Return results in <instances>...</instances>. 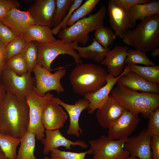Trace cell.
<instances>
[{
	"instance_id": "8",
	"label": "cell",
	"mask_w": 159,
	"mask_h": 159,
	"mask_svg": "<svg viewBox=\"0 0 159 159\" xmlns=\"http://www.w3.org/2000/svg\"><path fill=\"white\" fill-rule=\"evenodd\" d=\"M53 97L49 92L43 96H40L33 91L26 97L29 117L27 131L35 134L37 140L41 141L45 137V129L42 122V114L44 108Z\"/></svg>"
},
{
	"instance_id": "11",
	"label": "cell",
	"mask_w": 159,
	"mask_h": 159,
	"mask_svg": "<svg viewBox=\"0 0 159 159\" xmlns=\"http://www.w3.org/2000/svg\"><path fill=\"white\" fill-rule=\"evenodd\" d=\"M140 122L138 114L125 108L108 128L107 136L115 140L128 138L136 130Z\"/></svg>"
},
{
	"instance_id": "6",
	"label": "cell",
	"mask_w": 159,
	"mask_h": 159,
	"mask_svg": "<svg viewBox=\"0 0 159 159\" xmlns=\"http://www.w3.org/2000/svg\"><path fill=\"white\" fill-rule=\"evenodd\" d=\"M31 73L28 72L19 75L5 66L0 76V82L6 93L20 101H25L35 86V78L32 77Z\"/></svg>"
},
{
	"instance_id": "1",
	"label": "cell",
	"mask_w": 159,
	"mask_h": 159,
	"mask_svg": "<svg viewBox=\"0 0 159 159\" xmlns=\"http://www.w3.org/2000/svg\"><path fill=\"white\" fill-rule=\"evenodd\" d=\"M29 120L26 100L20 101L6 93L0 107V133L21 138L27 131Z\"/></svg>"
},
{
	"instance_id": "31",
	"label": "cell",
	"mask_w": 159,
	"mask_h": 159,
	"mask_svg": "<svg viewBox=\"0 0 159 159\" xmlns=\"http://www.w3.org/2000/svg\"><path fill=\"white\" fill-rule=\"evenodd\" d=\"M75 0H56V9L52 26L54 28L59 25L69 12Z\"/></svg>"
},
{
	"instance_id": "30",
	"label": "cell",
	"mask_w": 159,
	"mask_h": 159,
	"mask_svg": "<svg viewBox=\"0 0 159 159\" xmlns=\"http://www.w3.org/2000/svg\"><path fill=\"white\" fill-rule=\"evenodd\" d=\"M100 1V0H86L73 12L67 21V26H70L72 25L90 14Z\"/></svg>"
},
{
	"instance_id": "41",
	"label": "cell",
	"mask_w": 159,
	"mask_h": 159,
	"mask_svg": "<svg viewBox=\"0 0 159 159\" xmlns=\"http://www.w3.org/2000/svg\"><path fill=\"white\" fill-rule=\"evenodd\" d=\"M125 11L128 13L130 8L133 6L137 4L149 3L150 0H114Z\"/></svg>"
},
{
	"instance_id": "44",
	"label": "cell",
	"mask_w": 159,
	"mask_h": 159,
	"mask_svg": "<svg viewBox=\"0 0 159 159\" xmlns=\"http://www.w3.org/2000/svg\"><path fill=\"white\" fill-rule=\"evenodd\" d=\"M6 95V92L0 82V107L3 104Z\"/></svg>"
},
{
	"instance_id": "36",
	"label": "cell",
	"mask_w": 159,
	"mask_h": 159,
	"mask_svg": "<svg viewBox=\"0 0 159 159\" xmlns=\"http://www.w3.org/2000/svg\"><path fill=\"white\" fill-rule=\"evenodd\" d=\"M88 150L85 152L76 153L62 151L58 148L54 149L50 153L51 159H85L87 154H89Z\"/></svg>"
},
{
	"instance_id": "12",
	"label": "cell",
	"mask_w": 159,
	"mask_h": 159,
	"mask_svg": "<svg viewBox=\"0 0 159 159\" xmlns=\"http://www.w3.org/2000/svg\"><path fill=\"white\" fill-rule=\"evenodd\" d=\"M51 100L64 108L69 115V123L67 131V134L80 137L83 132L79 124L80 117L82 111L87 109L89 102L84 98L80 99L76 101L74 104L71 105L65 103L58 97H53Z\"/></svg>"
},
{
	"instance_id": "28",
	"label": "cell",
	"mask_w": 159,
	"mask_h": 159,
	"mask_svg": "<svg viewBox=\"0 0 159 159\" xmlns=\"http://www.w3.org/2000/svg\"><path fill=\"white\" fill-rule=\"evenodd\" d=\"M21 138L0 133V148L9 159H16V148Z\"/></svg>"
},
{
	"instance_id": "18",
	"label": "cell",
	"mask_w": 159,
	"mask_h": 159,
	"mask_svg": "<svg viewBox=\"0 0 159 159\" xmlns=\"http://www.w3.org/2000/svg\"><path fill=\"white\" fill-rule=\"evenodd\" d=\"M125 108L112 95L102 106L97 110V120L104 129H108L120 117Z\"/></svg>"
},
{
	"instance_id": "46",
	"label": "cell",
	"mask_w": 159,
	"mask_h": 159,
	"mask_svg": "<svg viewBox=\"0 0 159 159\" xmlns=\"http://www.w3.org/2000/svg\"><path fill=\"white\" fill-rule=\"evenodd\" d=\"M0 159H9L7 158L0 148Z\"/></svg>"
},
{
	"instance_id": "23",
	"label": "cell",
	"mask_w": 159,
	"mask_h": 159,
	"mask_svg": "<svg viewBox=\"0 0 159 159\" xmlns=\"http://www.w3.org/2000/svg\"><path fill=\"white\" fill-rule=\"evenodd\" d=\"M91 44L87 46L81 47L78 45L75 41L71 45L73 48L78 52L80 58L91 59L97 63H101L105 58L110 50L108 48H105L99 44L94 38Z\"/></svg>"
},
{
	"instance_id": "2",
	"label": "cell",
	"mask_w": 159,
	"mask_h": 159,
	"mask_svg": "<svg viewBox=\"0 0 159 159\" xmlns=\"http://www.w3.org/2000/svg\"><path fill=\"white\" fill-rule=\"evenodd\" d=\"M108 74L100 65L82 63L77 64L72 70L69 80L74 92L84 97L104 86Z\"/></svg>"
},
{
	"instance_id": "10",
	"label": "cell",
	"mask_w": 159,
	"mask_h": 159,
	"mask_svg": "<svg viewBox=\"0 0 159 159\" xmlns=\"http://www.w3.org/2000/svg\"><path fill=\"white\" fill-rule=\"evenodd\" d=\"M37 63L43 67L51 72L54 69L51 68L52 62L61 54H67L72 56L77 64L82 63L78 53L71 44H65L60 39L56 40L50 43H38Z\"/></svg>"
},
{
	"instance_id": "22",
	"label": "cell",
	"mask_w": 159,
	"mask_h": 159,
	"mask_svg": "<svg viewBox=\"0 0 159 159\" xmlns=\"http://www.w3.org/2000/svg\"><path fill=\"white\" fill-rule=\"evenodd\" d=\"M128 50L127 46H117L108 52L101 64L107 67L109 74L116 77L122 72Z\"/></svg>"
},
{
	"instance_id": "45",
	"label": "cell",
	"mask_w": 159,
	"mask_h": 159,
	"mask_svg": "<svg viewBox=\"0 0 159 159\" xmlns=\"http://www.w3.org/2000/svg\"><path fill=\"white\" fill-rule=\"evenodd\" d=\"M151 51L150 54L153 57H156L159 55V48H155Z\"/></svg>"
},
{
	"instance_id": "24",
	"label": "cell",
	"mask_w": 159,
	"mask_h": 159,
	"mask_svg": "<svg viewBox=\"0 0 159 159\" xmlns=\"http://www.w3.org/2000/svg\"><path fill=\"white\" fill-rule=\"evenodd\" d=\"M128 14L130 21L134 27L137 20L143 21L152 16L159 15V1H152L145 4H140L132 6Z\"/></svg>"
},
{
	"instance_id": "9",
	"label": "cell",
	"mask_w": 159,
	"mask_h": 159,
	"mask_svg": "<svg viewBox=\"0 0 159 159\" xmlns=\"http://www.w3.org/2000/svg\"><path fill=\"white\" fill-rule=\"evenodd\" d=\"M65 67H60L54 73L43 67L38 63L33 70L35 80L34 91L38 95L44 96L50 91L54 90L58 94L64 91L61 83V79L65 75Z\"/></svg>"
},
{
	"instance_id": "20",
	"label": "cell",
	"mask_w": 159,
	"mask_h": 159,
	"mask_svg": "<svg viewBox=\"0 0 159 159\" xmlns=\"http://www.w3.org/2000/svg\"><path fill=\"white\" fill-rule=\"evenodd\" d=\"M130 71L127 65L122 72L118 77H114L108 74L107 77V83L96 92L84 97L89 102L87 108L88 113L92 114L96 110L101 107L107 99L109 94L117 83L119 77L124 74Z\"/></svg>"
},
{
	"instance_id": "40",
	"label": "cell",
	"mask_w": 159,
	"mask_h": 159,
	"mask_svg": "<svg viewBox=\"0 0 159 159\" xmlns=\"http://www.w3.org/2000/svg\"><path fill=\"white\" fill-rule=\"evenodd\" d=\"M20 4L16 0H0V21L12 9H19Z\"/></svg>"
},
{
	"instance_id": "7",
	"label": "cell",
	"mask_w": 159,
	"mask_h": 159,
	"mask_svg": "<svg viewBox=\"0 0 159 159\" xmlns=\"http://www.w3.org/2000/svg\"><path fill=\"white\" fill-rule=\"evenodd\" d=\"M128 138L115 140L101 135L89 141L90 145L89 155H93L92 159H124L130 156L124 148Z\"/></svg>"
},
{
	"instance_id": "13",
	"label": "cell",
	"mask_w": 159,
	"mask_h": 159,
	"mask_svg": "<svg viewBox=\"0 0 159 159\" xmlns=\"http://www.w3.org/2000/svg\"><path fill=\"white\" fill-rule=\"evenodd\" d=\"M151 136L146 129L136 136L129 138L125 143L124 149L130 155L139 159H152L151 149Z\"/></svg>"
},
{
	"instance_id": "47",
	"label": "cell",
	"mask_w": 159,
	"mask_h": 159,
	"mask_svg": "<svg viewBox=\"0 0 159 159\" xmlns=\"http://www.w3.org/2000/svg\"><path fill=\"white\" fill-rule=\"evenodd\" d=\"M124 159H138L137 158L132 155H130L129 157L125 158Z\"/></svg>"
},
{
	"instance_id": "19",
	"label": "cell",
	"mask_w": 159,
	"mask_h": 159,
	"mask_svg": "<svg viewBox=\"0 0 159 159\" xmlns=\"http://www.w3.org/2000/svg\"><path fill=\"white\" fill-rule=\"evenodd\" d=\"M44 145L43 153L48 154L52 150L64 147L68 150L71 149V146H79L83 148H87L88 145L82 140L72 141L63 136L59 130H45V137L41 141Z\"/></svg>"
},
{
	"instance_id": "4",
	"label": "cell",
	"mask_w": 159,
	"mask_h": 159,
	"mask_svg": "<svg viewBox=\"0 0 159 159\" xmlns=\"http://www.w3.org/2000/svg\"><path fill=\"white\" fill-rule=\"evenodd\" d=\"M110 92L125 109L136 114H141L146 118H148L151 113L159 107L158 93L138 92L118 85Z\"/></svg>"
},
{
	"instance_id": "43",
	"label": "cell",
	"mask_w": 159,
	"mask_h": 159,
	"mask_svg": "<svg viewBox=\"0 0 159 159\" xmlns=\"http://www.w3.org/2000/svg\"><path fill=\"white\" fill-rule=\"evenodd\" d=\"M6 61L5 47L0 42V76Z\"/></svg>"
},
{
	"instance_id": "37",
	"label": "cell",
	"mask_w": 159,
	"mask_h": 159,
	"mask_svg": "<svg viewBox=\"0 0 159 159\" xmlns=\"http://www.w3.org/2000/svg\"><path fill=\"white\" fill-rule=\"evenodd\" d=\"M148 118V132L151 136H159V107L153 110Z\"/></svg>"
},
{
	"instance_id": "14",
	"label": "cell",
	"mask_w": 159,
	"mask_h": 159,
	"mask_svg": "<svg viewBox=\"0 0 159 159\" xmlns=\"http://www.w3.org/2000/svg\"><path fill=\"white\" fill-rule=\"evenodd\" d=\"M56 6V0H35L27 10L35 24L51 28Z\"/></svg>"
},
{
	"instance_id": "3",
	"label": "cell",
	"mask_w": 159,
	"mask_h": 159,
	"mask_svg": "<svg viewBox=\"0 0 159 159\" xmlns=\"http://www.w3.org/2000/svg\"><path fill=\"white\" fill-rule=\"evenodd\" d=\"M122 39L125 43L136 49L146 53L151 51L159 44V15L145 18L129 29Z\"/></svg>"
},
{
	"instance_id": "16",
	"label": "cell",
	"mask_w": 159,
	"mask_h": 159,
	"mask_svg": "<svg viewBox=\"0 0 159 159\" xmlns=\"http://www.w3.org/2000/svg\"><path fill=\"white\" fill-rule=\"evenodd\" d=\"M1 21L19 37L24 38L28 28L35 24L27 11L17 8L12 9Z\"/></svg>"
},
{
	"instance_id": "32",
	"label": "cell",
	"mask_w": 159,
	"mask_h": 159,
	"mask_svg": "<svg viewBox=\"0 0 159 159\" xmlns=\"http://www.w3.org/2000/svg\"><path fill=\"white\" fill-rule=\"evenodd\" d=\"M94 36L97 42L105 48L113 44L116 37L111 29L104 26L96 29Z\"/></svg>"
},
{
	"instance_id": "5",
	"label": "cell",
	"mask_w": 159,
	"mask_h": 159,
	"mask_svg": "<svg viewBox=\"0 0 159 159\" xmlns=\"http://www.w3.org/2000/svg\"><path fill=\"white\" fill-rule=\"evenodd\" d=\"M107 11L106 6L102 5L95 14L85 17L69 27L60 30L57 34L58 37L66 44H70L77 41L83 45H86L90 39L89 33L104 26Z\"/></svg>"
},
{
	"instance_id": "26",
	"label": "cell",
	"mask_w": 159,
	"mask_h": 159,
	"mask_svg": "<svg viewBox=\"0 0 159 159\" xmlns=\"http://www.w3.org/2000/svg\"><path fill=\"white\" fill-rule=\"evenodd\" d=\"M21 138L20 147L16 159H37L34 154L35 134L27 131Z\"/></svg>"
},
{
	"instance_id": "48",
	"label": "cell",
	"mask_w": 159,
	"mask_h": 159,
	"mask_svg": "<svg viewBox=\"0 0 159 159\" xmlns=\"http://www.w3.org/2000/svg\"><path fill=\"white\" fill-rule=\"evenodd\" d=\"M43 159H51L48 156H46Z\"/></svg>"
},
{
	"instance_id": "21",
	"label": "cell",
	"mask_w": 159,
	"mask_h": 159,
	"mask_svg": "<svg viewBox=\"0 0 159 159\" xmlns=\"http://www.w3.org/2000/svg\"><path fill=\"white\" fill-rule=\"evenodd\" d=\"M117 85L131 90L143 92L159 93V85L150 82L136 73L129 71L121 75L117 80Z\"/></svg>"
},
{
	"instance_id": "29",
	"label": "cell",
	"mask_w": 159,
	"mask_h": 159,
	"mask_svg": "<svg viewBox=\"0 0 159 159\" xmlns=\"http://www.w3.org/2000/svg\"><path fill=\"white\" fill-rule=\"evenodd\" d=\"M38 43V42L34 41L27 42L21 53L26 62L28 72L31 73L37 63Z\"/></svg>"
},
{
	"instance_id": "33",
	"label": "cell",
	"mask_w": 159,
	"mask_h": 159,
	"mask_svg": "<svg viewBox=\"0 0 159 159\" xmlns=\"http://www.w3.org/2000/svg\"><path fill=\"white\" fill-rule=\"evenodd\" d=\"M125 60V64H142L146 66H153L155 64L147 56L146 52L135 49H128Z\"/></svg>"
},
{
	"instance_id": "35",
	"label": "cell",
	"mask_w": 159,
	"mask_h": 159,
	"mask_svg": "<svg viewBox=\"0 0 159 159\" xmlns=\"http://www.w3.org/2000/svg\"><path fill=\"white\" fill-rule=\"evenodd\" d=\"M27 43L24 38L19 37L10 42L5 47L6 60L15 55L20 54Z\"/></svg>"
},
{
	"instance_id": "27",
	"label": "cell",
	"mask_w": 159,
	"mask_h": 159,
	"mask_svg": "<svg viewBox=\"0 0 159 159\" xmlns=\"http://www.w3.org/2000/svg\"><path fill=\"white\" fill-rule=\"evenodd\" d=\"M130 71L133 72L146 80L159 85V66H141L135 64L126 65Z\"/></svg>"
},
{
	"instance_id": "42",
	"label": "cell",
	"mask_w": 159,
	"mask_h": 159,
	"mask_svg": "<svg viewBox=\"0 0 159 159\" xmlns=\"http://www.w3.org/2000/svg\"><path fill=\"white\" fill-rule=\"evenodd\" d=\"M150 145L152 159H159V136H151Z\"/></svg>"
},
{
	"instance_id": "34",
	"label": "cell",
	"mask_w": 159,
	"mask_h": 159,
	"mask_svg": "<svg viewBox=\"0 0 159 159\" xmlns=\"http://www.w3.org/2000/svg\"><path fill=\"white\" fill-rule=\"evenodd\" d=\"M5 66L9 68L19 75H22L28 72L26 62L21 53L7 60Z\"/></svg>"
},
{
	"instance_id": "39",
	"label": "cell",
	"mask_w": 159,
	"mask_h": 159,
	"mask_svg": "<svg viewBox=\"0 0 159 159\" xmlns=\"http://www.w3.org/2000/svg\"><path fill=\"white\" fill-rule=\"evenodd\" d=\"M83 1V0H75L73 5L64 19L57 26L52 29L53 35L57 34L60 30L64 29L67 27V24L68 19L74 11L80 6Z\"/></svg>"
},
{
	"instance_id": "17",
	"label": "cell",
	"mask_w": 159,
	"mask_h": 159,
	"mask_svg": "<svg viewBox=\"0 0 159 159\" xmlns=\"http://www.w3.org/2000/svg\"><path fill=\"white\" fill-rule=\"evenodd\" d=\"M68 117L62 107L51 100L43 111L42 121L45 130H59L64 126Z\"/></svg>"
},
{
	"instance_id": "15",
	"label": "cell",
	"mask_w": 159,
	"mask_h": 159,
	"mask_svg": "<svg viewBox=\"0 0 159 159\" xmlns=\"http://www.w3.org/2000/svg\"><path fill=\"white\" fill-rule=\"evenodd\" d=\"M107 10L111 27L116 37L122 38L129 29L134 27L130 21L128 13L114 0H108Z\"/></svg>"
},
{
	"instance_id": "38",
	"label": "cell",
	"mask_w": 159,
	"mask_h": 159,
	"mask_svg": "<svg viewBox=\"0 0 159 159\" xmlns=\"http://www.w3.org/2000/svg\"><path fill=\"white\" fill-rule=\"evenodd\" d=\"M18 37L8 26L0 21V42L5 47L11 41Z\"/></svg>"
},
{
	"instance_id": "25",
	"label": "cell",
	"mask_w": 159,
	"mask_h": 159,
	"mask_svg": "<svg viewBox=\"0 0 159 159\" xmlns=\"http://www.w3.org/2000/svg\"><path fill=\"white\" fill-rule=\"evenodd\" d=\"M24 38L27 42L34 41L40 43H50L57 40L51 28L36 24L28 28Z\"/></svg>"
}]
</instances>
